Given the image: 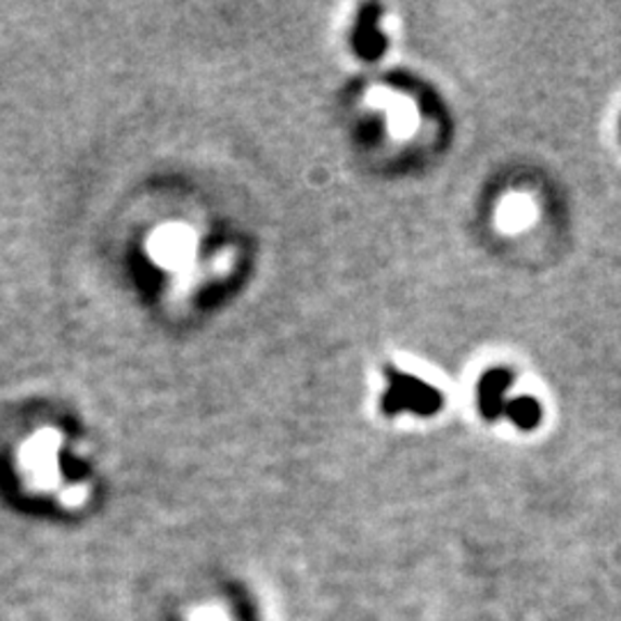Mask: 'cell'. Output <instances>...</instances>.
I'll use <instances>...</instances> for the list:
<instances>
[{
  "instance_id": "cell-5",
  "label": "cell",
  "mask_w": 621,
  "mask_h": 621,
  "mask_svg": "<svg viewBox=\"0 0 621 621\" xmlns=\"http://www.w3.org/2000/svg\"><path fill=\"white\" fill-rule=\"evenodd\" d=\"M504 414L522 430H532L541 424V405L536 399H530V397H520L516 401H509L504 407Z\"/></svg>"
},
{
  "instance_id": "cell-1",
  "label": "cell",
  "mask_w": 621,
  "mask_h": 621,
  "mask_svg": "<svg viewBox=\"0 0 621 621\" xmlns=\"http://www.w3.org/2000/svg\"><path fill=\"white\" fill-rule=\"evenodd\" d=\"M385 378L389 380V387L383 397V412L387 414V417H397L399 412H412V414H419V417H432V414L440 412L444 399L432 385L414 378V375L410 373L399 371L397 366H387Z\"/></svg>"
},
{
  "instance_id": "cell-6",
  "label": "cell",
  "mask_w": 621,
  "mask_h": 621,
  "mask_svg": "<svg viewBox=\"0 0 621 621\" xmlns=\"http://www.w3.org/2000/svg\"><path fill=\"white\" fill-rule=\"evenodd\" d=\"M527 217H530V207H527L525 203H509L504 207V221H525Z\"/></svg>"
},
{
  "instance_id": "cell-4",
  "label": "cell",
  "mask_w": 621,
  "mask_h": 621,
  "mask_svg": "<svg viewBox=\"0 0 621 621\" xmlns=\"http://www.w3.org/2000/svg\"><path fill=\"white\" fill-rule=\"evenodd\" d=\"M192 240L190 233L180 225H168V229H161L155 237L153 244H150V251H153L155 260L164 262L166 268H178L190 256Z\"/></svg>"
},
{
  "instance_id": "cell-3",
  "label": "cell",
  "mask_w": 621,
  "mask_h": 621,
  "mask_svg": "<svg viewBox=\"0 0 621 621\" xmlns=\"http://www.w3.org/2000/svg\"><path fill=\"white\" fill-rule=\"evenodd\" d=\"M378 22H380V8L364 5L352 33V49L362 61H378L387 49V40L378 30Z\"/></svg>"
},
{
  "instance_id": "cell-2",
  "label": "cell",
  "mask_w": 621,
  "mask_h": 621,
  "mask_svg": "<svg viewBox=\"0 0 621 621\" xmlns=\"http://www.w3.org/2000/svg\"><path fill=\"white\" fill-rule=\"evenodd\" d=\"M512 383H514V373L509 368H491L481 375L479 385H477V403H479V412L483 414V419L493 422L502 417L504 407H506L504 393L512 387Z\"/></svg>"
}]
</instances>
